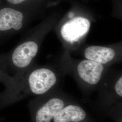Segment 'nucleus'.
Returning a JSON list of instances; mask_svg holds the SVG:
<instances>
[{
    "label": "nucleus",
    "mask_w": 122,
    "mask_h": 122,
    "mask_svg": "<svg viewBox=\"0 0 122 122\" xmlns=\"http://www.w3.org/2000/svg\"><path fill=\"white\" fill-rule=\"evenodd\" d=\"M56 65L32 66L12 76H0L5 89L0 94V109L29 97H38L59 89L65 76Z\"/></svg>",
    "instance_id": "f257e3e1"
},
{
    "label": "nucleus",
    "mask_w": 122,
    "mask_h": 122,
    "mask_svg": "<svg viewBox=\"0 0 122 122\" xmlns=\"http://www.w3.org/2000/svg\"><path fill=\"white\" fill-rule=\"evenodd\" d=\"M59 68L72 76L84 96L89 97L98 88L111 70L110 67L87 59L62 60Z\"/></svg>",
    "instance_id": "f03ea898"
},
{
    "label": "nucleus",
    "mask_w": 122,
    "mask_h": 122,
    "mask_svg": "<svg viewBox=\"0 0 122 122\" xmlns=\"http://www.w3.org/2000/svg\"><path fill=\"white\" fill-rule=\"evenodd\" d=\"M75 100L60 89L35 97L28 104L33 122H52L57 113Z\"/></svg>",
    "instance_id": "7ed1b4c3"
},
{
    "label": "nucleus",
    "mask_w": 122,
    "mask_h": 122,
    "mask_svg": "<svg viewBox=\"0 0 122 122\" xmlns=\"http://www.w3.org/2000/svg\"><path fill=\"white\" fill-rule=\"evenodd\" d=\"M97 92L92 107L101 117L105 110L122 102V71L116 72L110 70Z\"/></svg>",
    "instance_id": "20e7f679"
},
{
    "label": "nucleus",
    "mask_w": 122,
    "mask_h": 122,
    "mask_svg": "<svg viewBox=\"0 0 122 122\" xmlns=\"http://www.w3.org/2000/svg\"><path fill=\"white\" fill-rule=\"evenodd\" d=\"M83 55L85 59L110 67L122 62V41L107 45L88 46L84 49Z\"/></svg>",
    "instance_id": "39448f33"
},
{
    "label": "nucleus",
    "mask_w": 122,
    "mask_h": 122,
    "mask_svg": "<svg viewBox=\"0 0 122 122\" xmlns=\"http://www.w3.org/2000/svg\"><path fill=\"white\" fill-rule=\"evenodd\" d=\"M91 23L86 18L76 17L62 26L61 35L64 41L70 44L79 43L87 34Z\"/></svg>",
    "instance_id": "423d86ee"
},
{
    "label": "nucleus",
    "mask_w": 122,
    "mask_h": 122,
    "mask_svg": "<svg viewBox=\"0 0 122 122\" xmlns=\"http://www.w3.org/2000/svg\"><path fill=\"white\" fill-rule=\"evenodd\" d=\"M52 122H97L82 105L74 100L57 114Z\"/></svg>",
    "instance_id": "0eeeda50"
},
{
    "label": "nucleus",
    "mask_w": 122,
    "mask_h": 122,
    "mask_svg": "<svg viewBox=\"0 0 122 122\" xmlns=\"http://www.w3.org/2000/svg\"><path fill=\"white\" fill-rule=\"evenodd\" d=\"M23 15L17 10L5 8L0 11V30H8L11 29L18 30L22 27Z\"/></svg>",
    "instance_id": "6e6552de"
},
{
    "label": "nucleus",
    "mask_w": 122,
    "mask_h": 122,
    "mask_svg": "<svg viewBox=\"0 0 122 122\" xmlns=\"http://www.w3.org/2000/svg\"><path fill=\"white\" fill-rule=\"evenodd\" d=\"M100 117L109 118L113 122H122V102H118L105 110Z\"/></svg>",
    "instance_id": "1a4fd4ad"
},
{
    "label": "nucleus",
    "mask_w": 122,
    "mask_h": 122,
    "mask_svg": "<svg viewBox=\"0 0 122 122\" xmlns=\"http://www.w3.org/2000/svg\"><path fill=\"white\" fill-rule=\"evenodd\" d=\"M113 17L116 18L122 22V0H111Z\"/></svg>",
    "instance_id": "9d476101"
},
{
    "label": "nucleus",
    "mask_w": 122,
    "mask_h": 122,
    "mask_svg": "<svg viewBox=\"0 0 122 122\" xmlns=\"http://www.w3.org/2000/svg\"><path fill=\"white\" fill-rule=\"evenodd\" d=\"M10 3L14 4H18L20 3L25 0H7Z\"/></svg>",
    "instance_id": "9b49d317"
},
{
    "label": "nucleus",
    "mask_w": 122,
    "mask_h": 122,
    "mask_svg": "<svg viewBox=\"0 0 122 122\" xmlns=\"http://www.w3.org/2000/svg\"><path fill=\"white\" fill-rule=\"evenodd\" d=\"M69 17L70 18H72L73 16H74V13H72V12H71L70 13L69 15H68Z\"/></svg>",
    "instance_id": "f8f14e48"
}]
</instances>
